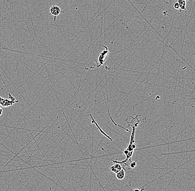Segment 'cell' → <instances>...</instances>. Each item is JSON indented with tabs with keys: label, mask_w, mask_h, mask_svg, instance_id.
Returning <instances> with one entry per match:
<instances>
[{
	"label": "cell",
	"mask_w": 195,
	"mask_h": 191,
	"mask_svg": "<svg viewBox=\"0 0 195 191\" xmlns=\"http://www.w3.org/2000/svg\"><path fill=\"white\" fill-rule=\"evenodd\" d=\"M18 102V101H12L7 99H5L3 98L0 97V105L3 107H7L9 106H12V104Z\"/></svg>",
	"instance_id": "7a4b0ae2"
},
{
	"label": "cell",
	"mask_w": 195,
	"mask_h": 191,
	"mask_svg": "<svg viewBox=\"0 0 195 191\" xmlns=\"http://www.w3.org/2000/svg\"><path fill=\"white\" fill-rule=\"evenodd\" d=\"M174 7L175 9H180V6H179V5H178V3L177 2H175V3L174 4Z\"/></svg>",
	"instance_id": "9c48e42d"
},
{
	"label": "cell",
	"mask_w": 195,
	"mask_h": 191,
	"mask_svg": "<svg viewBox=\"0 0 195 191\" xmlns=\"http://www.w3.org/2000/svg\"><path fill=\"white\" fill-rule=\"evenodd\" d=\"M121 169H122V167L120 164H119L118 163H115V162L113 163V164L110 168V171L114 174H116L117 172H118L119 171L121 170Z\"/></svg>",
	"instance_id": "5b68a950"
},
{
	"label": "cell",
	"mask_w": 195,
	"mask_h": 191,
	"mask_svg": "<svg viewBox=\"0 0 195 191\" xmlns=\"http://www.w3.org/2000/svg\"><path fill=\"white\" fill-rule=\"evenodd\" d=\"M2 112H3V109L0 107V116L2 114Z\"/></svg>",
	"instance_id": "30bf717a"
},
{
	"label": "cell",
	"mask_w": 195,
	"mask_h": 191,
	"mask_svg": "<svg viewBox=\"0 0 195 191\" xmlns=\"http://www.w3.org/2000/svg\"><path fill=\"white\" fill-rule=\"evenodd\" d=\"M50 12L51 15L54 16V21L56 20V17L57 16H58L61 13L63 12L61 11L59 6H56V5H53V6H51L50 9Z\"/></svg>",
	"instance_id": "3957f363"
},
{
	"label": "cell",
	"mask_w": 195,
	"mask_h": 191,
	"mask_svg": "<svg viewBox=\"0 0 195 191\" xmlns=\"http://www.w3.org/2000/svg\"><path fill=\"white\" fill-rule=\"evenodd\" d=\"M100 46H102L105 48V50H104L102 52H101L100 55H99V57L97 60H94L95 62H97V66L98 68H99L101 65H103L104 62L106 61V58L109 54V50L108 48L106 46L103 45H99Z\"/></svg>",
	"instance_id": "6da1fadb"
},
{
	"label": "cell",
	"mask_w": 195,
	"mask_h": 191,
	"mask_svg": "<svg viewBox=\"0 0 195 191\" xmlns=\"http://www.w3.org/2000/svg\"><path fill=\"white\" fill-rule=\"evenodd\" d=\"M116 175V177L119 179V180H122L124 179V177H125V171L124 169H121V170L119 171L118 172H117Z\"/></svg>",
	"instance_id": "8992f818"
},
{
	"label": "cell",
	"mask_w": 195,
	"mask_h": 191,
	"mask_svg": "<svg viewBox=\"0 0 195 191\" xmlns=\"http://www.w3.org/2000/svg\"></svg>",
	"instance_id": "8fae6325"
},
{
	"label": "cell",
	"mask_w": 195,
	"mask_h": 191,
	"mask_svg": "<svg viewBox=\"0 0 195 191\" xmlns=\"http://www.w3.org/2000/svg\"><path fill=\"white\" fill-rule=\"evenodd\" d=\"M177 3H178L180 9L182 10H186V0H178Z\"/></svg>",
	"instance_id": "52a82bcc"
},
{
	"label": "cell",
	"mask_w": 195,
	"mask_h": 191,
	"mask_svg": "<svg viewBox=\"0 0 195 191\" xmlns=\"http://www.w3.org/2000/svg\"><path fill=\"white\" fill-rule=\"evenodd\" d=\"M136 166V161H132L130 163V168H134Z\"/></svg>",
	"instance_id": "ba28073f"
},
{
	"label": "cell",
	"mask_w": 195,
	"mask_h": 191,
	"mask_svg": "<svg viewBox=\"0 0 195 191\" xmlns=\"http://www.w3.org/2000/svg\"><path fill=\"white\" fill-rule=\"evenodd\" d=\"M90 115V117H91V119H92V123L95 124V126H97V127L98 128V129L99 130V131H100V132H101V133H102V134H103V135H104V136H105V137H106V138H108V139H109V140H110V141H112V143H114V144H115V145H116V146H117V147H119V148H120H120H121V147H119V145H118V144H116V143H115V142H114V141H113V140H112V139L111 138H110V137L109 136H108V135H107V134H106V133H105L104 132L103 130H102V129H101V128H100V126H99V125H98V124L97 123V122H95V121L94 119H93V117H92V115Z\"/></svg>",
	"instance_id": "277c9868"
}]
</instances>
